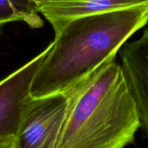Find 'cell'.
<instances>
[{"label": "cell", "instance_id": "obj_8", "mask_svg": "<svg viewBox=\"0 0 148 148\" xmlns=\"http://www.w3.org/2000/svg\"><path fill=\"white\" fill-rule=\"evenodd\" d=\"M14 140L9 141H2L0 142V148H13Z\"/></svg>", "mask_w": 148, "mask_h": 148}, {"label": "cell", "instance_id": "obj_9", "mask_svg": "<svg viewBox=\"0 0 148 148\" xmlns=\"http://www.w3.org/2000/svg\"><path fill=\"white\" fill-rule=\"evenodd\" d=\"M29 1L30 3H32L35 6H36H36L40 5V4H42L44 3H47V2H51V1H56V0H28Z\"/></svg>", "mask_w": 148, "mask_h": 148}, {"label": "cell", "instance_id": "obj_3", "mask_svg": "<svg viewBox=\"0 0 148 148\" xmlns=\"http://www.w3.org/2000/svg\"><path fill=\"white\" fill-rule=\"evenodd\" d=\"M68 104L65 92L32 98L23 112L13 148L56 147Z\"/></svg>", "mask_w": 148, "mask_h": 148}, {"label": "cell", "instance_id": "obj_2", "mask_svg": "<svg viewBox=\"0 0 148 148\" xmlns=\"http://www.w3.org/2000/svg\"><path fill=\"white\" fill-rule=\"evenodd\" d=\"M68 109L56 148H125L141 127L123 71L115 61L65 91Z\"/></svg>", "mask_w": 148, "mask_h": 148}, {"label": "cell", "instance_id": "obj_6", "mask_svg": "<svg viewBox=\"0 0 148 148\" xmlns=\"http://www.w3.org/2000/svg\"><path fill=\"white\" fill-rule=\"evenodd\" d=\"M148 0H56L36 6L56 33L67 23L83 16L146 5Z\"/></svg>", "mask_w": 148, "mask_h": 148}, {"label": "cell", "instance_id": "obj_4", "mask_svg": "<svg viewBox=\"0 0 148 148\" xmlns=\"http://www.w3.org/2000/svg\"><path fill=\"white\" fill-rule=\"evenodd\" d=\"M52 42L29 62L0 82V142L15 139L23 112L32 99V82Z\"/></svg>", "mask_w": 148, "mask_h": 148}, {"label": "cell", "instance_id": "obj_1", "mask_svg": "<svg viewBox=\"0 0 148 148\" xmlns=\"http://www.w3.org/2000/svg\"><path fill=\"white\" fill-rule=\"evenodd\" d=\"M148 23V4L87 16L64 24L32 82L30 96L62 93L113 62L128 39Z\"/></svg>", "mask_w": 148, "mask_h": 148}, {"label": "cell", "instance_id": "obj_5", "mask_svg": "<svg viewBox=\"0 0 148 148\" xmlns=\"http://www.w3.org/2000/svg\"><path fill=\"white\" fill-rule=\"evenodd\" d=\"M121 49V67L148 137V29Z\"/></svg>", "mask_w": 148, "mask_h": 148}, {"label": "cell", "instance_id": "obj_7", "mask_svg": "<svg viewBox=\"0 0 148 148\" xmlns=\"http://www.w3.org/2000/svg\"><path fill=\"white\" fill-rule=\"evenodd\" d=\"M12 22H23L32 29L43 26V20L29 1L0 0V27Z\"/></svg>", "mask_w": 148, "mask_h": 148}]
</instances>
